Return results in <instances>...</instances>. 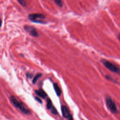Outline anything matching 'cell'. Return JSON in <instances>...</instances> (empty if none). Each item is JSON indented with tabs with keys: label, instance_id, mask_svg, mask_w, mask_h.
I'll use <instances>...</instances> for the list:
<instances>
[{
	"label": "cell",
	"instance_id": "cell-10",
	"mask_svg": "<svg viewBox=\"0 0 120 120\" xmlns=\"http://www.w3.org/2000/svg\"><path fill=\"white\" fill-rule=\"evenodd\" d=\"M46 101H47V105H46L47 108L48 109H51L52 107V102L51 100L49 98H47Z\"/></svg>",
	"mask_w": 120,
	"mask_h": 120
},
{
	"label": "cell",
	"instance_id": "cell-2",
	"mask_svg": "<svg viewBox=\"0 0 120 120\" xmlns=\"http://www.w3.org/2000/svg\"><path fill=\"white\" fill-rule=\"evenodd\" d=\"M101 61L104 65L108 69H109L112 72L115 73L117 74H119L120 73V69L115 64L105 59H102L101 60Z\"/></svg>",
	"mask_w": 120,
	"mask_h": 120
},
{
	"label": "cell",
	"instance_id": "cell-13",
	"mask_svg": "<svg viewBox=\"0 0 120 120\" xmlns=\"http://www.w3.org/2000/svg\"><path fill=\"white\" fill-rule=\"evenodd\" d=\"M18 2L23 7H25L26 6V2L24 0H18Z\"/></svg>",
	"mask_w": 120,
	"mask_h": 120
},
{
	"label": "cell",
	"instance_id": "cell-5",
	"mask_svg": "<svg viewBox=\"0 0 120 120\" xmlns=\"http://www.w3.org/2000/svg\"><path fill=\"white\" fill-rule=\"evenodd\" d=\"M24 29L28 33H30L32 36L34 37H38V33L36 30V29L32 26H30L28 25H26L24 26Z\"/></svg>",
	"mask_w": 120,
	"mask_h": 120
},
{
	"label": "cell",
	"instance_id": "cell-1",
	"mask_svg": "<svg viewBox=\"0 0 120 120\" xmlns=\"http://www.w3.org/2000/svg\"><path fill=\"white\" fill-rule=\"evenodd\" d=\"M10 101L13 105L16 108H18L22 112L26 114L30 113L29 110L27 108L23 103L18 101L14 96H11L10 98Z\"/></svg>",
	"mask_w": 120,
	"mask_h": 120
},
{
	"label": "cell",
	"instance_id": "cell-9",
	"mask_svg": "<svg viewBox=\"0 0 120 120\" xmlns=\"http://www.w3.org/2000/svg\"><path fill=\"white\" fill-rule=\"evenodd\" d=\"M42 73H38V74H37L34 77V78H33V80H32V83H34V84H35V83L37 82V80H38V79L40 77H41V76H42Z\"/></svg>",
	"mask_w": 120,
	"mask_h": 120
},
{
	"label": "cell",
	"instance_id": "cell-11",
	"mask_svg": "<svg viewBox=\"0 0 120 120\" xmlns=\"http://www.w3.org/2000/svg\"><path fill=\"white\" fill-rule=\"evenodd\" d=\"M105 77H106V79H107V80H108L109 81H111L112 82H113L114 83H117V82L116 81H115L113 78H112L111 76H110L109 75H106L105 76Z\"/></svg>",
	"mask_w": 120,
	"mask_h": 120
},
{
	"label": "cell",
	"instance_id": "cell-17",
	"mask_svg": "<svg viewBox=\"0 0 120 120\" xmlns=\"http://www.w3.org/2000/svg\"><path fill=\"white\" fill-rule=\"evenodd\" d=\"M118 38H119V39L120 40V33L119 34V35H118Z\"/></svg>",
	"mask_w": 120,
	"mask_h": 120
},
{
	"label": "cell",
	"instance_id": "cell-12",
	"mask_svg": "<svg viewBox=\"0 0 120 120\" xmlns=\"http://www.w3.org/2000/svg\"><path fill=\"white\" fill-rule=\"evenodd\" d=\"M55 3L59 7H62L63 6V2L62 0H55Z\"/></svg>",
	"mask_w": 120,
	"mask_h": 120
},
{
	"label": "cell",
	"instance_id": "cell-7",
	"mask_svg": "<svg viewBox=\"0 0 120 120\" xmlns=\"http://www.w3.org/2000/svg\"><path fill=\"white\" fill-rule=\"evenodd\" d=\"M35 92L38 96L43 98H45L47 97V94L42 89L40 88L38 90H36Z\"/></svg>",
	"mask_w": 120,
	"mask_h": 120
},
{
	"label": "cell",
	"instance_id": "cell-8",
	"mask_svg": "<svg viewBox=\"0 0 120 120\" xmlns=\"http://www.w3.org/2000/svg\"><path fill=\"white\" fill-rule=\"evenodd\" d=\"M53 88L55 90V91L57 95L58 96H60L61 95V90L58 84L57 83H53Z\"/></svg>",
	"mask_w": 120,
	"mask_h": 120
},
{
	"label": "cell",
	"instance_id": "cell-14",
	"mask_svg": "<svg viewBox=\"0 0 120 120\" xmlns=\"http://www.w3.org/2000/svg\"><path fill=\"white\" fill-rule=\"evenodd\" d=\"M51 112L54 114H57L58 113L57 110L55 109V108L52 106V108H51Z\"/></svg>",
	"mask_w": 120,
	"mask_h": 120
},
{
	"label": "cell",
	"instance_id": "cell-6",
	"mask_svg": "<svg viewBox=\"0 0 120 120\" xmlns=\"http://www.w3.org/2000/svg\"><path fill=\"white\" fill-rule=\"evenodd\" d=\"M61 112H62V115L65 118L68 119L69 118H70L72 116V115L70 113L69 109L66 106L62 105L61 106Z\"/></svg>",
	"mask_w": 120,
	"mask_h": 120
},
{
	"label": "cell",
	"instance_id": "cell-16",
	"mask_svg": "<svg viewBox=\"0 0 120 120\" xmlns=\"http://www.w3.org/2000/svg\"><path fill=\"white\" fill-rule=\"evenodd\" d=\"M35 99H36V100L37 101H38L39 103H42L41 99H40L39 98L36 97H35Z\"/></svg>",
	"mask_w": 120,
	"mask_h": 120
},
{
	"label": "cell",
	"instance_id": "cell-15",
	"mask_svg": "<svg viewBox=\"0 0 120 120\" xmlns=\"http://www.w3.org/2000/svg\"><path fill=\"white\" fill-rule=\"evenodd\" d=\"M26 75V76H27L28 78H30L32 77V75L30 73H27Z\"/></svg>",
	"mask_w": 120,
	"mask_h": 120
},
{
	"label": "cell",
	"instance_id": "cell-3",
	"mask_svg": "<svg viewBox=\"0 0 120 120\" xmlns=\"http://www.w3.org/2000/svg\"><path fill=\"white\" fill-rule=\"evenodd\" d=\"M105 103L108 108L112 113H117L118 112L116 105L111 97L110 96L106 97Z\"/></svg>",
	"mask_w": 120,
	"mask_h": 120
},
{
	"label": "cell",
	"instance_id": "cell-4",
	"mask_svg": "<svg viewBox=\"0 0 120 120\" xmlns=\"http://www.w3.org/2000/svg\"><path fill=\"white\" fill-rule=\"evenodd\" d=\"M28 18L31 21L37 22L44 23V22L43 21L45 18V15L40 13H34L29 14L28 16Z\"/></svg>",
	"mask_w": 120,
	"mask_h": 120
}]
</instances>
